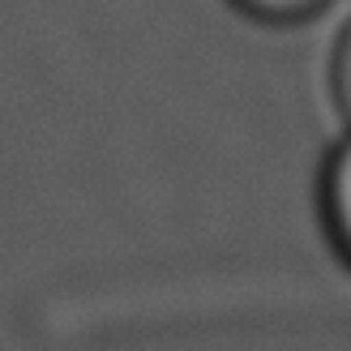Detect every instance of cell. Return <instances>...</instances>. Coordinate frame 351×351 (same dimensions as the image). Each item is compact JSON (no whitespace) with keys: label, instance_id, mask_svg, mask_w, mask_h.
I'll list each match as a JSON object with an SVG mask.
<instances>
[{"label":"cell","instance_id":"6da1fadb","mask_svg":"<svg viewBox=\"0 0 351 351\" xmlns=\"http://www.w3.org/2000/svg\"><path fill=\"white\" fill-rule=\"evenodd\" d=\"M326 215H330V227H335L343 253L351 257V146L339 150L335 167L326 176Z\"/></svg>","mask_w":351,"mask_h":351},{"label":"cell","instance_id":"7a4b0ae2","mask_svg":"<svg viewBox=\"0 0 351 351\" xmlns=\"http://www.w3.org/2000/svg\"><path fill=\"white\" fill-rule=\"evenodd\" d=\"M249 13L257 17H274V22H287V17H304V13H317L326 0H236Z\"/></svg>","mask_w":351,"mask_h":351},{"label":"cell","instance_id":"3957f363","mask_svg":"<svg viewBox=\"0 0 351 351\" xmlns=\"http://www.w3.org/2000/svg\"><path fill=\"white\" fill-rule=\"evenodd\" d=\"M335 90H339L343 116L351 120V26H347L343 43H339V56H335Z\"/></svg>","mask_w":351,"mask_h":351}]
</instances>
